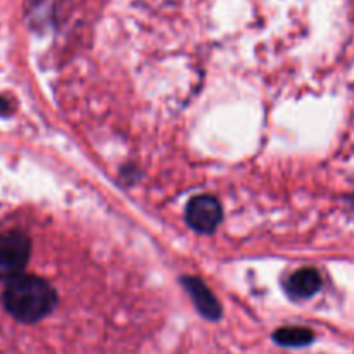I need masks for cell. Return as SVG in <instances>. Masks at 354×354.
<instances>
[{
    "label": "cell",
    "instance_id": "cell-1",
    "mask_svg": "<svg viewBox=\"0 0 354 354\" xmlns=\"http://www.w3.org/2000/svg\"><path fill=\"white\" fill-rule=\"evenodd\" d=\"M7 313L23 324L44 320L57 304V294L45 280L35 275H17L9 280L2 294Z\"/></svg>",
    "mask_w": 354,
    "mask_h": 354
},
{
    "label": "cell",
    "instance_id": "cell-2",
    "mask_svg": "<svg viewBox=\"0 0 354 354\" xmlns=\"http://www.w3.org/2000/svg\"><path fill=\"white\" fill-rule=\"evenodd\" d=\"M31 254V242L26 234L9 230L0 234V280L21 275Z\"/></svg>",
    "mask_w": 354,
    "mask_h": 354
},
{
    "label": "cell",
    "instance_id": "cell-3",
    "mask_svg": "<svg viewBox=\"0 0 354 354\" xmlns=\"http://www.w3.org/2000/svg\"><path fill=\"white\" fill-rule=\"evenodd\" d=\"M223 211L220 203L211 196H197L187 206V221L194 230L211 234L220 225Z\"/></svg>",
    "mask_w": 354,
    "mask_h": 354
},
{
    "label": "cell",
    "instance_id": "cell-4",
    "mask_svg": "<svg viewBox=\"0 0 354 354\" xmlns=\"http://www.w3.org/2000/svg\"><path fill=\"white\" fill-rule=\"evenodd\" d=\"M183 286H185L187 292L192 296L194 304L203 317H206L207 320H218L221 317L220 303L213 296V292L207 289L206 283L201 282L199 279L187 277V279H183Z\"/></svg>",
    "mask_w": 354,
    "mask_h": 354
},
{
    "label": "cell",
    "instance_id": "cell-5",
    "mask_svg": "<svg viewBox=\"0 0 354 354\" xmlns=\"http://www.w3.org/2000/svg\"><path fill=\"white\" fill-rule=\"evenodd\" d=\"M322 287V277L315 268L297 270L287 280V292L292 299H308L315 296Z\"/></svg>",
    "mask_w": 354,
    "mask_h": 354
},
{
    "label": "cell",
    "instance_id": "cell-6",
    "mask_svg": "<svg viewBox=\"0 0 354 354\" xmlns=\"http://www.w3.org/2000/svg\"><path fill=\"white\" fill-rule=\"evenodd\" d=\"M315 334L304 327H282L273 334V341L283 348H303L311 344Z\"/></svg>",
    "mask_w": 354,
    "mask_h": 354
}]
</instances>
